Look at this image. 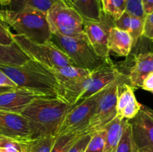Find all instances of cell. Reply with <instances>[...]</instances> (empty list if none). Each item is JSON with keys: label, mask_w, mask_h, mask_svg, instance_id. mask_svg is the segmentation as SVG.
Here are the masks:
<instances>
[{"label": "cell", "mask_w": 153, "mask_h": 152, "mask_svg": "<svg viewBox=\"0 0 153 152\" xmlns=\"http://www.w3.org/2000/svg\"><path fill=\"white\" fill-rule=\"evenodd\" d=\"M55 2V0H10L8 5L9 10L15 11L31 8L46 13Z\"/></svg>", "instance_id": "d6986e66"}, {"label": "cell", "mask_w": 153, "mask_h": 152, "mask_svg": "<svg viewBox=\"0 0 153 152\" xmlns=\"http://www.w3.org/2000/svg\"><path fill=\"white\" fill-rule=\"evenodd\" d=\"M114 24L116 28L128 32L131 25V16L126 12L124 11L119 18L114 19Z\"/></svg>", "instance_id": "f546056e"}, {"label": "cell", "mask_w": 153, "mask_h": 152, "mask_svg": "<svg viewBox=\"0 0 153 152\" xmlns=\"http://www.w3.org/2000/svg\"><path fill=\"white\" fill-rule=\"evenodd\" d=\"M0 70L17 88L29 89L49 97H58V81L51 69L46 66L30 59L22 65H0Z\"/></svg>", "instance_id": "7a4b0ae2"}, {"label": "cell", "mask_w": 153, "mask_h": 152, "mask_svg": "<svg viewBox=\"0 0 153 152\" xmlns=\"http://www.w3.org/2000/svg\"><path fill=\"white\" fill-rule=\"evenodd\" d=\"M102 9L106 14L117 19L125 11L126 0H100Z\"/></svg>", "instance_id": "603a6c76"}, {"label": "cell", "mask_w": 153, "mask_h": 152, "mask_svg": "<svg viewBox=\"0 0 153 152\" xmlns=\"http://www.w3.org/2000/svg\"><path fill=\"white\" fill-rule=\"evenodd\" d=\"M9 3H10V0H0V4L1 5H8Z\"/></svg>", "instance_id": "74e56055"}, {"label": "cell", "mask_w": 153, "mask_h": 152, "mask_svg": "<svg viewBox=\"0 0 153 152\" xmlns=\"http://www.w3.org/2000/svg\"><path fill=\"white\" fill-rule=\"evenodd\" d=\"M51 41L79 68L92 72L105 62L96 53L85 34L82 37H73L52 34Z\"/></svg>", "instance_id": "277c9868"}, {"label": "cell", "mask_w": 153, "mask_h": 152, "mask_svg": "<svg viewBox=\"0 0 153 152\" xmlns=\"http://www.w3.org/2000/svg\"><path fill=\"white\" fill-rule=\"evenodd\" d=\"M114 152H137L131 136V127L127 124L123 137Z\"/></svg>", "instance_id": "cb8c5ba5"}, {"label": "cell", "mask_w": 153, "mask_h": 152, "mask_svg": "<svg viewBox=\"0 0 153 152\" xmlns=\"http://www.w3.org/2000/svg\"><path fill=\"white\" fill-rule=\"evenodd\" d=\"M0 86L17 88L16 85L4 72H2L1 70H0Z\"/></svg>", "instance_id": "836d02e7"}, {"label": "cell", "mask_w": 153, "mask_h": 152, "mask_svg": "<svg viewBox=\"0 0 153 152\" xmlns=\"http://www.w3.org/2000/svg\"><path fill=\"white\" fill-rule=\"evenodd\" d=\"M128 121L137 152H153V110L142 105L138 113Z\"/></svg>", "instance_id": "30bf717a"}, {"label": "cell", "mask_w": 153, "mask_h": 152, "mask_svg": "<svg viewBox=\"0 0 153 152\" xmlns=\"http://www.w3.org/2000/svg\"><path fill=\"white\" fill-rule=\"evenodd\" d=\"M0 136L19 140L34 139L28 119L19 113L0 111Z\"/></svg>", "instance_id": "7c38bea8"}, {"label": "cell", "mask_w": 153, "mask_h": 152, "mask_svg": "<svg viewBox=\"0 0 153 152\" xmlns=\"http://www.w3.org/2000/svg\"><path fill=\"white\" fill-rule=\"evenodd\" d=\"M128 120L116 116L105 125V131L104 152H114L123 137Z\"/></svg>", "instance_id": "2e32d148"}, {"label": "cell", "mask_w": 153, "mask_h": 152, "mask_svg": "<svg viewBox=\"0 0 153 152\" xmlns=\"http://www.w3.org/2000/svg\"><path fill=\"white\" fill-rule=\"evenodd\" d=\"M91 134H86L81 137L70 149L67 152H84L90 139L91 138Z\"/></svg>", "instance_id": "4dcf8cb0"}, {"label": "cell", "mask_w": 153, "mask_h": 152, "mask_svg": "<svg viewBox=\"0 0 153 152\" xmlns=\"http://www.w3.org/2000/svg\"><path fill=\"white\" fill-rule=\"evenodd\" d=\"M28 141V140H19L11 137L0 136V148L15 152H25Z\"/></svg>", "instance_id": "d4e9b609"}, {"label": "cell", "mask_w": 153, "mask_h": 152, "mask_svg": "<svg viewBox=\"0 0 153 152\" xmlns=\"http://www.w3.org/2000/svg\"><path fill=\"white\" fill-rule=\"evenodd\" d=\"M30 60L25 52L16 44H0V65L19 66Z\"/></svg>", "instance_id": "e0dca14e"}, {"label": "cell", "mask_w": 153, "mask_h": 152, "mask_svg": "<svg viewBox=\"0 0 153 152\" xmlns=\"http://www.w3.org/2000/svg\"><path fill=\"white\" fill-rule=\"evenodd\" d=\"M87 133L76 131L56 136L51 152H67L69 149Z\"/></svg>", "instance_id": "ffe728a7"}, {"label": "cell", "mask_w": 153, "mask_h": 152, "mask_svg": "<svg viewBox=\"0 0 153 152\" xmlns=\"http://www.w3.org/2000/svg\"><path fill=\"white\" fill-rule=\"evenodd\" d=\"M108 46L110 52L117 56L126 57L133 47L132 38L128 31L112 27L108 32Z\"/></svg>", "instance_id": "9a60e30c"}, {"label": "cell", "mask_w": 153, "mask_h": 152, "mask_svg": "<svg viewBox=\"0 0 153 152\" xmlns=\"http://www.w3.org/2000/svg\"><path fill=\"white\" fill-rule=\"evenodd\" d=\"M153 72V52L138 54L134 58V64L130 68L128 83L134 89L141 87L144 79Z\"/></svg>", "instance_id": "5bb4252c"}, {"label": "cell", "mask_w": 153, "mask_h": 152, "mask_svg": "<svg viewBox=\"0 0 153 152\" xmlns=\"http://www.w3.org/2000/svg\"><path fill=\"white\" fill-rule=\"evenodd\" d=\"M76 0H61L63 4H66V5L69 6V7H73L74 6V3Z\"/></svg>", "instance_id": "8d00e7d4"}, {"label": "cell", "mask_w": 153, "mask_h": 152, "mask_svg": "<svg viewBox=\"0 0 153 152\" xmlns=\"http://www.w3.org/2000/svg\"><path fill=\"white\" fill-rule=\"evenodd\" d=\"M13 32L6 21L4 20L2 12L0 9V44L11 45L14 43L13 40Z\"/></svg>", "instance_id": "83f0119b"}, {"label": "cell", "mask_w": 153, "mask_h": 152, "mask_svg": "<svg viewBox=\"0 0 153 152\" xmlns=\"http://www.w3.org/2000/svg\"><path fill=\"white\" fill-rule=\"evenodd\" d=\"M51 70L55 75L58 83L64 80L84 77L91 72L88 69L79 68L73 66H67L59 67V68L51 69Z\"/></svg>", "instance_id": "44dd1931"}, {"label": "cell", "mask_w": 153, "mask_h": 152, "mask_svg": "<svg viewBox=\"0 0 153 152\" xmlns=\"http://www.w3.org/2000/svg\"><path fill=\"white\" fill-rule=\"evenodd\" d=\"M125 12L130 16L144 20L146 14L143 9L142 0H126Z\"/></svg>", "instance_id": "4316f807"}, {"label": "cell", "mask_w": 153, "mask_h": 152, "mask_svg": "<svg viewBox=\"0 0 153 152\" xmlns=\"http://www.w3.org/2000/svg\"><path fill=\"white\" fill-rule=\"evenodd\" d=\"M14 89H16V88L10 87V86H0V94H2V93H4V92H9V91H11Z\"/></svg>", "instance_id": "d590c367"}, {"label": "cell", "mask_w": 153, "mask_h": 152, "mask_svg": "<svg viewBox=\"0 0 153 152\" xmlns=\"http://www.w3.org/2000/svg\"><path fill=\"white\" fill-rule=\"evenodd\" d=\"M55 1H58V2L62 3V1H61V0H55Z\"/></svg>", "instance_id": "ab89813d"}, {"label": "cell", "mask_w": 153, "mask_h": 152, "mask_svg": "<svg viewBox=\"0 0 153 152\" xmlns=\"http://www.w3.org/2000/svg\"><path fill=\"white\" fill-rule=\"evenodd\" d=\"M140 88L143 90L153 92V72L148 75L147 77L144 79Z\"/></svg>", "instance_id": "d6a6232c"}, {"label": "cell", "mask_w": 153, "mask_h": 152, "mask_svg": "<svg viewBox=\"0 0 153 152\" xmlns=\"http://www.w3.org/2000/svg\"><path fill=\"white\" fill-rule=\"evenodd\" d=\"M143 36L153 42V12L146 14L145 17Z\"/></svg>", "instance_id": "1f68e13d"}, {"label": "cell", "mask_w": 153, "mask_h": 152, "mask_svg": "<svg viewBox=\"0 0 153 152\" xmlns=\"http://www.w3.org/2000/svg\"><path fill=\"white\" fill-rule=\"evenodd\" d=\"M46 19L52 34L73 37L85 34L83 18L74 7L56 1L46 13Z\"/></svg>", "instance_id": "8992f818"}, {"label": "cell", "mask_w": 153, "mask_h": 152, "mask_svg": "<svg viewBox=\"0 0 153 152\" xmlns=\"http://www.w3.org/2000/svg\"><path fill=\"white\" fill-rule=\"evenodd\" d=\"M143 23L144 20L131 16V25L128 33L132 38L133 46H135L139 39L143 36Z\"/></svg>", "instance_id": "f1b7e54d"}, {"label": "cell", "mask_w": 153, "mask_h": 152, "mask_svg": "<svg viewBox=\"0 0 153 152\" xmlns=\"http://www.w3.org/2000/svg\"><path fill=\"white\" fill-rule=\"evenodd\" d=\"M114 19L102 10L100 21L84 20V31L96 53L105 61H111L108 46L109 30L114 27Z\"/></svg>", "instance_id": "9c48e42d"}, {"label": "cell", "mask_w": 153, "mask_h": 152, "mask_svg": "<svg viewBox=\"0 0 153 152\" xmlns=\"http://www.w3.org/2000/svg\"><path fill=\"white\" fill-rule=\"evenodd\" d=\"M49 96L29 90L16 88L9 92L0 94V111L19 113L35 100Z\"/></svg>", "instance_id": "4fadbf2b"}, {"label": "cell", "mask_w": 153, "mask_h": 152, "mask_svg": "<svg viewBox=\"0 0 153 152\" xmlns=\"http://www.w3.org/2000/svg\"><path fill=\"white\" fill-rule=\"evenodd\" d=\"M4 20L15 31L35 43H43L51 40V33L46 13L36 9L15 10H1Z\"/></svg>", "instance_id": "3957f363"}, {"label": "cell", "mask_w": 153, "mask_h": 152, "mask_svg": "<svg viewBox=\"0 0 153 152\" xmlns=\"http://www.w3.org/2000/svg\"><path fill=\"white\" fill-rule=\"evenodd\" d=\"M73 106L58 97L39 98L27 106L20 114L29 122L34 138L56 137L64 117Z\"/></svg>", "instance_id": "6da1fadb"}, {"label": "cell", "mask_w": 153, "mask_h": 152, "mask_svg": "<svg viewBox=\"0 0 153 152\" xmlns=\"http://www.w3.org/2000/svg\"><path fill=\"white\" fill-rule=\"evenodd\" d=\"M105 89L84 100L80 104L73 106L64 117L57 136L76 131H82L87 133V127L94 115L99 99Z\"/></svg>", "instance_id": "ba28073f"}, {"label": "cell", "mask_w": 153, "mask_h": 152, "mask_svg": "<svg viewBox=\"0 0 153 152\" xmlns=\"http://www.w3.org/2000/svg\"><path fill=\"white\" fill-rule=\"evenodd\" d=\"M105 149V131L94 133L84 152H104Z\"/></svg>", "instance_id": "484cf974"}, {"label": "cell", "mask_w": 153, "mask_h": 152, "mask_svg": "<svg viewBox=\"0 0 153 152\" xmlns=\"http://www.w3.org/2000/svg\"><path fill=\"white\" fill-rule=\"evenodd\" d=\"M56 137L43 136L28 140L25 152H51Z\"/></svg>", "instance_id": "7402d4cb"}, {"label": "cell", "mask_w": 153, "mask_h": 152, "mask_svg": "<svg viewBox=\"0 0 153 152\" xmlns=\"http://www.w3.org/2000/svg\"><path fill=\"white\" fill-rule=\"evenodd\" d=\"M125 76L115 66L111 60L105 61L99 68L91 72L88 86L85 92L80 95L75 105L80 104L84 100L100 92L111 83Z\"/></svg>", "instance_id": "8fae6325"}, {"label": "cell", "mask_w": 153, "mask_h": 152, "mask_svg": "<svg viewBox=\"0 0 153 152\" xmlns=\"http://www.w3.org/2000/svg\"><path fill=\"white\" fill-rule=\"evenodd\" d=\"M142 3L146 14L153 12V0H142Z\"/></svg>", "instance_id": "e575fe53"}, {"label": "cell", "mask_w": 153, "mask_h": 152, "mask_svg": "<svg viewBox=\"0 0 153 152\" xmlns=\"http://www.w3.org/2000/svg\"><path fill=\"white\" fill-rule=\"evenodd\" d=\"M0 152H15V151L7 150V149H6V148H0Z\"/></svg>", "instance_id": "f35d334b"}, {"label": "cell", "mask_w": 153, "mask_h": 152, "mask_svg": "<svg viewBox=\"0 0 153 152\" xmlns=\"http://www.w3.org/2000/svg\"><path fill=\"white\" fill-rule=\"evenodd\" d=\"M13 41L31 60L46 66L50 69L74 65L71 60L60 50L52 41L39 43L31 41L19 34L12 35Z\"/></svg>", "instance_id": "5b68a950"}, {"label": "cell", "mask_w": 153, "mask_h": 152, "mask_svg": "<svg viewBox=\"0 0 153 152\" xmlns=\"http://www.w3.org/2000/svg\"><path fill=\"white\" fill-rule=\"evenodd\" d=\"M126 80L128 81L127 75L111 83L103 91L97 103L94 115L86 128L88 134H93L103 129L108 123L116 117V104L119 85Z\"/></svg>", "instance_id": "52a82bcc"}, {"label": "cell", "mask_w": 153, "mask_h": 152, "mask_svg": "<svg viewBox=\"0 0 153 152\" xmlns=\"http://www.w3.org/2000/svg\"><path fill=\"white\" fill-rule=\"evenodd\" d=\"M73 7L84 20H100L102 12L100 0H76Z\"/></svg>", "instance_id": "ac0fdd59"}]
</instances>
